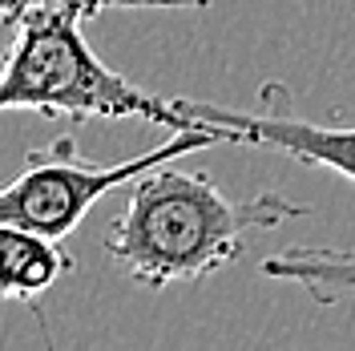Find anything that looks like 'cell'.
Here are the masks:
<instances>
[{"mask_svg": "<svg viewBox=\"0 0 355 351\" xmlns=\"http://www.w3.org/2000/svg\"><path fill=\"white\" fill-rule=\"evenodd\" d=\"M266 110H226V105H210V101H182L178 110L190 121H198L206 130L226 133L230 146H263V150H279V154L295 157L303 166H319L331 174L355 182V126H319V121H303L291 113L287 89H263Z\"/></svg>", "mask_w": 355, "mask_h": 351, "instance_id": "obj_4", "label": "cell"}, {"mask_svg": "<svg viewBox=\"0 0 355 351\" xmlns=\"http://www.w3.org/2000/svg\"><path fill=\"white\" fill-rule=\"evenodd\" d=\"M210 146H230V142L214 130H182L137 157L113 162V166H89L85 157L77 154V137L61 133L41 150H28L24 170L8 186H0V222L61 242L85 222V214L110 190H125L133 178L146 174L150 166L198 154V150H210Z\"/></svg>", "mask_w": 355, "mask_h": 351, "instance_id": "obj_3", "label": "cell"}, {"mask_svg": "<svg viewBox=\"0 0 355 351\" xmlns=\"http://www.w3.org/2000/svg\"><path fill=\"white\" fill-rule=\"evenodd\" d=\"M210 0H33L8 17L12 41L0 65V113L28 110L44 117H141L170 133L206 130L178 101L137 89L110 69L85 41V21L105 8H206ZM218 133V130H214ZM226 137V133H222Z\"/></svg>", "mask_w": 355, "mask_h": 351, "instance_id": "obj_2", "label": "cell"}, {"mask_svg": "<svg viewBox=\"0 0 355 351\" xmlns=\"http://www.w3.org/2000/svg\"><path fill=\"white\" fill-rule=\"evenodd\" d=\"M266 279L299 286L319 307H335L343 299H355V246H311L295 242L287 250L263 259Z\"/></svg>", "mask_w": 355, "mask_h": 351, "instance_id": "obj_5", "label": "cell"}, {"mask_svg": "<svg viewBox=\"0 0 355 351\" xmlns=\"http://www.w3.org/2000/svg\"><path fill=\"white\" fill-rule=\"evenodd\" d=\"M125 190V206L105 234V255L150 291L210 279L246 250L250 230H275L311 210L279 190L230 198L210 174L170 162L150 166Z\"/></svg>", "mask_w": 355, "mask_h": 351, "instance_id": "obj_1", "label": "cell"}, {"mask_svg": "<svg viewBox=\"0 0 355 351\" xmlns=\"http://www.w3.org/2000/svg\"><path fill=\"white\" fill-rule=\"evenodd\" d=\"M24 4H33V0H0V21H8L12 12H21Z\"/></svg>", "mask_w": 355, "mask_h": 351, "instance_id": "obj_6", "label": "cell"}]
</instances>
